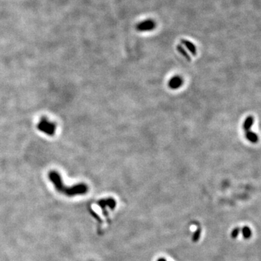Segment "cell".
<instances>
[{
	"label": "cell",
	"mask_w": 261,
	"mask_h": 261,
	"mask_svg": "<svg viewBox=\"0 0 261 261\" xmlns=\"http://www.w3.org/2000/svg\"><path fill=\"white\" fill-rule=\"evenodd\" d=\"M49 178L50 181L54 184L57 189L60 192H63L68 195L78 194H84L87 192V187L85 184H78L72 186V187H66L63 184L61 176L60 173L55 170H52L49 173Z\"/></svg>",
	"instance_id": "1"
},
{
	"label": "cell",
	"mask_w": 261,
	"mask_h": 261,
	"mask_svg": "<svg viewBox=\"0 0 261 261\" xmlns=\"http://www.w3.org/2000/svg\"><path fill=\"white\" fill-rule=\"evenodd\" d=\"M56 124L50 121L48 118L43 117L40 119L39 122L37 124V128L44 134L48 136H54L56 130Z\"/></svg>",
	"instance_id": "2"
},
{
	"label": "cell",
	"mask_w": 261,
	"mask_h": 261,
	"mask_svg": "<svg viewBox=\"0 0 261 261\" xmlns=\"http://www.w3.org/2000/svg\"><path fill=\"white\" fill-rule=\"evenodd\" d=\"M156 23L153 20H145L137 24V29L139 31H150L155 28Z\"/></svg>",
	"instance_id": "3"
},
{
	"label": "cell",
	"mask_w": 261,
	"mask_h": 261,
	"mask_svg": "<svg viewBox=\"0 0 261 261\" xmlns=\"http://www.w3.org/2000/svg\"><path fill=\"white\" fill-rule=\"evenodd\" d=\"M182 84H183V80H182V78L179 76H175L170 80L168 85L170 89H176L179 88Z\"/></svg>",
	"instance_id": "4"
},
{
	"label": "cell",
	"mask_w": 261,
	"mask_h": 261,
	"mask_svg": "<svg viewBox=\"0 0 261 261\" xmlns=\"http://www.w3.org/2000/svg\"><path fill=\"white\" fill-rule=\"evenodd\" d=\"M181 43L183 44V45L186 47V48L192 53V55L195 56L197 54V49H196V47H195L194 44L193 43H192L191 41H188V40H185V39H182L181 40Z\"/></svg>",
	"instance_id": "5"
},
{
	"label": "cell",
	"mask_w": 261,
	"mask_h": 261,
	"mask_svg": "<svg viewBox=\"0 0 261 261\" xmlns=\"http://www.w3.org/2000/svg\"><path fill=\"white\" fill-rule=\"evenodd\" d=\"M253 123H254L253 117H252V116H248L243 123V129L245 130V132H246V131L251 130V128H252V125H253Z\"/></svg>",
	"instance_id": "6"
},
{
	"label": "cell",
	"mask_w": 261,
	"mask_h": 261,
	"mask_svg": "<svg viewBox=\"0 0 261 261\" xmlns=\"http://www.w3.org/2000/svg\"><path fill=\"white\" fill-rule=\"evenodd\" d=\"M246 137L249 141L252 143H256L258 141V137L255 133L252 132L251 130L246 131Z\"/></svg>",
	"instance_id": "7"
},
{
	"label": "cell",
	"mask_w": 261,
	"mask_h": 261,
	"mask_svg": "<svg viewBox=\"0 0 261 261\" xmlns=\"http://www.w3.org/2000/svg\"><path fill=\"white\" fill-rule=\"evenodd\" d=\"M177 50L179 52H180V54H181L182 55H183V57H184L185 58L188 60V61L190 62L191 60H191V57H190V56H189V54H188V52L186 51V49H185L183 48L181 45H180V44L177 45Z\"/></svg>",
	"instance_id": "8"
}]
</instances>
